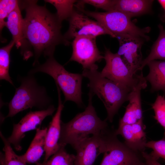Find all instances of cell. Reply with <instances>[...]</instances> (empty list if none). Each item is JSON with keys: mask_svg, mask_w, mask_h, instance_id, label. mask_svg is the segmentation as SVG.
I'll list each match as a JSON object with an SVG mask.
<instances>
[{"mask_svg": "<svg viewBox=\"0 0 165 165\" xmlns=\"http://www.w3.org/2000/svg\"><path fill=\"white\" fill-rule=\"evenodd\" d=\"M37 2V0L18 1L20 8L25 11L23 32L25 39L34 50V66L38 63L41 55L48 57L53 56L57 46H68L70 43L61 33L62 23L56 14L50 12L45 6H39Z\"/></svg>", "mask_w": 165, "mask_h": 165, "instance_id": "1", "label": "cell"}, {"mask_svg": "<svg viewBox=\"0 0 165 165\" xmlns=\"http://www.w3.org/2000/svg\"><path fill=\"white\" fill-rule=\"evenodd\" d=\"M88 95V104L85 110L68 123L61 122L59 145L69 144L75 149L90 135L100 134L107 130L106 120H102L98 117L92 105L94 95L90 91Z\"/></svg>", "mask_w": 165, "mask_h": 165, "instance_id": "2", "label": "cell"}, {"mask_svg": "<svg viewBox=\"0 0 165 165\" xmlns=\"http://www.w3.org/2000/svg\"><path fill=\"white\" fill-rule=\"evenodd\" d=\"M98 67L83 70L82 75L89 80L90 91L96 95L103 102L107 111L105 119L110 122L123 104L128 101L131 91L102 77L97 70Z\"/></svg>", "mask_w": 165, "mask_h": 165, "instance_id": "3", "label": "cell"}, {"mask_svg": "<svg viewBox=\"0 0 165 165\" xmlns=\"http://www.w3.org/2000/svg\"><path fill=\"white\" fill-rule=\"evenodd\" d=\"M21 84L8 104L9 112L6 116L12 117L28 108L35 107L45 110L52 105V99L45 87L38 84L33 74L19 78Z\"/></svg>", "mask_w": 165, "mask_h": 165, "instance_id": "4", "label": "cell"}, {"mask_svg": "<svg viewBox=\"0 0 165 165\" xmlns=\"http://www.w3.org/2000/svg\"><path fill=\"white\" fill-rule=\"evenodd\" d=\"M37 72L47 74L55 81L64 96V102L72 101L79 106H82L81 85L83 76L78 73H72L67 71L58 62L53 56L48 57L44 64L39 65L31 70L28 73Z\"/></svg>", "mask_w": 165, "mask_h": 165, "instance_id": "5", "label": "cell"}, {"mask_svg": "<svg viewBox=\"0 0 165 165\" xmlns=\"http://www.w3.org/2000/svg\"><path fill=\"white\" fill-rule=\"evenodd\" d=\"M88 16L95 19L116 37L130 35L141 38L148 41L150 38L146 35L150 31L149 27L141 28L131 20V18L124 13L116 10L105 12L91 11L84 8L78 10Z\"/></svg>", "mask_w": 165, "mask_h": 165, "instance_id": "6", "label": "cell"}, {"mask_svg": "<svg viewBox=\"0 0 165 165\" xmlns=\"http://www.w3.org/2000/svg\"><path fill=\"white\" fill-rule=\"evenodd\" d=\"M106 65L100 72L101 76L130 91L137 84L142 74H134L117 53L106 48L104 58Z\"/></svg>", "mask_w": 165, "mask_h": 165, "instance_id": "7", "label": "cell"}, {"mask_svg": "<svg viewBox=\"0 0 165 165\" xmlns=\"http://www.w3.org/2000/svg\"><path fill=\"white\" fill-rule=\"evenodd\" d=\"M69 27L64 34L67 40L78 37L96 38L98 36L108 35L113 38L115 36L97 21L90 19L82 12L75 9L68 19Z\"/></svg>", "mask_w": 165, "mask_h": 165, "instance_id": "8", "label": "cell"}, {"mask_svg": "<svg viewBox=\"0 0 165 165\" xmlns=\"http://www.w3.org/2000/svg\"><path fill=\"white\" fill-rule=\"evenodd\" d=\"M116 136L114 133L109 139L100 165H139L142 152L131 149Z\"/></svg>", "mask_w": 165, "mask_h": 165, "instance_id": "9", "label": "cell"}, {"mask_svg": "<svg viewBox=\"0 0 165 165\" xmlns=\"http://www.w3.org/2000/svg\"><path fill=\"white\" fill-rule=\"evenodd\" d=\"M113 133L107 130L82 141L74 149L76 151L74 165H93L97 156L105 152Z\"/></svg>", "mask_w": 165, "mask_h": 165, "instance_id": "10", "label": "cell"}, {"mask_svg": "<svg viewBox=\"0 0 165 165\" xmlns=\"http://www.w3.org/2000/svg\"><path fill=\"white\" fill-rule=\"evenodd\" d=\"M96 38L78 37L71 43L72 52L69 61H75L80 64L83 70L98 67L95 64L104 58L98 50Z\"/></svg>", "mask_w": 165, "mask_h": 165, "instance_id": "11", "label": "cell"}, {"mask_svg": "<svg viewBox=\"0 0 165 165\" xmlns=\"http://www.w3.org/2000/svg\"><path fill=\"white\" fill-rule=\"evenodd\" d=\"M56 109L52 105L45 110L29 112L18 123L13 124L12 133L7 138V140L15 150H21V142L25 136V133L36 129L46 117L52 115Z\"/></svg>", "mask_w": 165, "mask_h": 165, "instance_id": "12", "label": "cell"}, {"mask_svg": "<svg viewBox=\"0 0 165 165\" xmlns=\"http://www.w3.org/2000/svg\"><path fill=\"white\" fill-rule=\"evenodd\" d=\"M116 38L119 43L117 53L131 71L137 75L143 60L141 48L145 40L127 35L118 36Z\"/></svg>", "mask_w": 165, "mask_h": 165, "instance_id": "13", "label": "cell"}, {"mask_svg": "<svg viewBox=\"0 0 165 165\" xmlns=\"http://www.w3.org/2000/svg\"><path fill=\"white\" fill-rule=\"evenodd\" d=\"M147 86V80L142 75L138 83L128 94L127 100L129 103L126 107L123 116L119 120V125L132 124L143 121L141 92Z\"/></svg>", "mask_w": 165, "mask_h": 165, "instance_id": "14", "label": "cell"}, {"mask_svg": "<svg viewBox=\"0 0 165 165\" xmlns=\"http://www.w3.org/2000/svg\"><path fill=\"white\" fill-rule=\"evenodd\" d=\"M23 19L18 4L9 15L6 27L11 33L17 48L20 49L24 59L27 61L33 54L31 48L24 38L22 29Z\"/></svg>", "mask_w": 165, "mask_h": 165, "instance_id": "15", "label": "cell"}, {"mask_svg": "<svg viewBox=\"0 0 165 165\" xmlns=\"http://www.w3.org/2000/svg\"><path fill=\"white\" fill-rule=\"evenodd\" d=\"M58 94V105L56 112L53 117L48 128L46 140L45 155L43 162L48 160L50 157L55 153L59 148V144L61 131V116L64 107L61 95V90L57 86Z\"/></svg>", "mask_w": 165, "mask_h": 165, "instance_id": "16", "label": "cell"}, {"mask_svg": "<svg viewBox=\"0 0 165 165\" xmlns=\"http://www.w3.org/2000/svg\"><path fill=\"white\" fill-rule=\"evenodd\" d=\"M145 127L143 121L132 124L119 125L115 131L116 134L120 135L124 140V143L133 150L141 152L144 151L147 142Z\"/></svg>", "mask_w": 165, "mask_h": 165, "instance_id": "17", "label": "cell"}, {"mask_svg": "<svg viewBox=\"0 0 165 165\" xmlns=\"http://www.w3.org/2000/svg\"><path fill=\"white\" fill-rule=\"evenodd\" d=\"M48 128H37L35 136L26 152L19 156L26 163H35L39 160L45 152L46 140Z\"/></svg>", "mask_w": 165, "mask_h": 165, "instance_id": "18", "label": "cell"}, {"mask_svg": "<svg viewBox=\"0 0 165 165\" xmlns=\"http://www.w3.org/2000/svg\"><path fill=\"white\" fill-rule=\"evenodd\" d=\"M153 0H116L113 10L126 14L130 18L148 13Z\"/></svg>", "mask_w": 165, "mask_h": 165, "instance_id": "19", "label": "cell"}, {"mask_svg": "<svg viewBox=\"0 0 165 165\" xmlns=\"http://www.w3.org/2000/svg\"><path fill=\"white\" fill-rule=\"evenodd\" d=\"M149 72L145 77L151 83L153 91H163L165 94V61L154 60L149 62Z\"/></svg>", "mask_w": 165, "mask_h": 165, "instance_id": "20", "label": "cell"}, {"mask_svg": "<svg viewBox=\"0 0 165 165\" xmlns=\"http://www.w3.org/2000/svg\"><path fill=\"white\" fill-rule=\"evenodd\" d=\"M158 27L159 36L153 44L149 55L142 60L139 71L142 70L144 66L152 61L156 59L165 61V30L161 24L159 25Z\"/></svg>", "mask_w": 165, "mask_h": 165, "instance_id": "21", "label": "cell"}, {"mask_svg": "<svg viewBox=\"0 0 165 165\" xmlns=\"http://www.w3.org/2000/svg\"><path fill=\"white\" fill-rule=\"evenodd\" d=\"M0 136L4 144L3 152L0 153V165H27L13 151L11 145L1 131Z\"/></svg>", "mask_w": 165, "mask_h": 165, "instance_id": "22", "label": "cell"}, {"mask_svg": "<svg viewBox=\"0 0 165 165\" xmlns=\"http://www.w3.org/2000/svg\"><path fill=\"white\" fill-rule=\"evenodd\" d=\"M56 8V13L59 20L62 23L65 20L68 19L72 14L74 7L78 0H45Z\"/></svg>", "mask_w": 165, "mask_h": 165, "instance_id": "23", "label": "cell"}, {"mask_svg": "<svg viewBox=\"0 0 165 165\" xmlns=\"http://www.w3.org/2000/svg\"><path fill=\"white\" fill-rule=\"evenodd\" d=\"M15 45L12 40L6 46L0 49V79L5 80L14 86L9 72L10 54L12 49Z\"/></svg>", "mask_w": 165, "mask_h": 165, "instance_id": "24", "label": "cell"}, {"mask_svg": "<svg viewBox=\"0 0 165 165\" xmlns=\"http://www.w3.org/2000/svg\"><path fill=\"white\" fill-rule=\"evenodd\" d=\"M65 146L61 145L58 150L46 162H37L36 165H75V155L67 152Z\"/></svg>", "mask_w": 165, "mask_h": 165, "instance_id": "25", "label": "cell"}, {"mask_svg": "<svg viewBox=\"0 0 165 165\" xmlns=\"http://www.w3.org/2000/svg\"><path fill=\"white\" fill-rule=\"evenodd\" d=\"M155 115L154 118L164 130L165 136V98L164 95H158L155 102L152 105Z\"/></svg>", "mask_w": 165, "mask_h": 165, "instance_id": "26", "label": "cell"}, {"mask_svg": "<svg viewBox=\"0 0 165 165\" xmlns=\"http://www.w3.org/2000/svg\"><path fill=\"white\" fill-rule=\"evenodd\" d=\"M18 5V1L16 0H1L0 1V33L3 28L6 26L5 20L9 14Z\"/></svg>", "mask_w": 165, "mask_h": 165, "instance_id": "27", "label": "cell"}, {"mask_svg": "<svg viewBox=\"0 0 165 165\" xmlns=\"http://www.w3.org/2000/svg\"><path fill=\"white\" fill-rule=\"evenodd\" d=\"M116 0H82L77 1L75 6L77 9L84 8V5L88 4L101 9L106 12L113 10Z\"/></svg>", "mask_w": 165, "mask_h": 165, "instance_id": "28", "label": "cell"}, {"mask_svg": "<svg viewBox=\"0 0 165 165\" xmlns=\"http://www.w3.org/2000/svg\"><path fill=\"white\" fill-rule=\"evenodd\" d=\"M146 148L152 149L151 155L155 158L158 160L161 158L165 160V138L158 141H151L147 142Z\"/></svg>", "mask_w": 165, "mask_h": 165, "instance_id": "29", "label": "cell"}, {"mask_svg": "<svg viewBox=\"0 0 165 165\" xmlns=\"http://www.w3.org/2000/svg\"><path fill=\"white\" fill-rule=\"evenodd\" d=\"M141 154L145 162L148 165H162L150 153L148 154L143 151L141 152Z\"/></svg>", "mask_w": 165, "mask_h": 165, "instance_id": "30", "label": "cell"}, {"mask_svg": "<svg viewBox=\"0 0 165 165\" xmlns=\"http://www.w3.org/2000/svg\"><path fill=\"white\" fill-rule=\"evenodd\" d=\"M157 1L161 5L164 11V14L161 17L162 20L164 21L165 19V0H158Z\"/></svg>", "mask_w": 165, "mask_h": 165, "instance_id": "31", "label": "cell"}, {"mask_svg": "<svg viewBox=\"0 0 165 165\" xmlns=\"http://www.w3.org/2000/svg\"><path fill=\"white\" fill-rule=\"evenodd\" d=\"M139 165H148L145 162H142L141 163H140Z\"/></svg>", "mask_w": 165, "mask_h": 165, "instance_id": "32", "label": "cell"}, {"mask_svg": "<svg viewBox=\"0 0 165 165\" xmlns=\"http://www.w3.org/2000/svg\"><path fill=\"white\" fill-rule=\"evenodd\" d=\"M165 21V20H164V21Z\"/></svg>", "mask_w": 165, "mask_h": 165, "instance_id": "33", "label": "cell"}]
</instances>
